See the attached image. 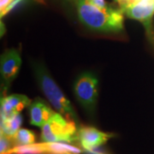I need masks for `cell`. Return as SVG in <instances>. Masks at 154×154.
Returning <instances> with one entry per match:
<instances>
[{"label": "cell", "mask_w": 154, "mask_h": 154, "mask_svg": "<svg viewBox=\"0 0 154 154\" xmlns=\"http://www.w3.org/2000/svg\"><path fill=\"white\" fill-rule=\"evenodd\" d=\"M54 114L55 112L41 99H36L29 105L30 123L33 126L42 128Z\"/></svg>", "instance_id": "9"}, {"label": "cell", "mask_w": 154, "mask_h": 154, "mask_svg": "<svg viewBox=\"0 0 154 154\" xmlns=\"http://www.w3.org/2000/svg\"><path fill=\"white\" fill-rule=\"evenodd\" d=\"M41 140L42 142H75L78 140L75 122L65 119L60 113H55L41 128Z\"/></svg>", "instance_id": "3"}, {"label": "cell", "mask_w": 154, "mask_h": 154, "mask_svg": "<svg viewBox=\"0 0 154 154\" xmlns=\"http://www.w3.org/2000/svg\"><path fill=\"white\" fill-rule=\"evenodd\" d=\"M77 12L80 21L91 30L100 33L123 31V11L110 7L99 8L89 0H78Z\"/></svg>", "instance_id": "1"}, {"label": "cell", "mask_w": 154, "mask_h": 154, "mask_svg": "<svg viewBox=\"0 0 154 154\" xmlns=\"http://www.w3.org/2000/svg\"><path fill=\"white\" fill-rule=\"evenodd\" d=\"M22 116L20 113H18L11 118L5 120H1V134L6 136L13 138L17 131L20 129L22 125Z\"/></svg>", "instance_id": "11"}, {"label": "cell", "mask_w": 154, "mask_h": 154, "mask_svg": "<svg viewBox=\"0 0 154 154\" xmlns=\"http://www.w3.org/2000/svg\"><path fill=\"white\" fill-rule=\"evenodd\" d=\"M16 146H28L35 143V134L27 128H20L13 137Z\"/></svg>", "instance_id": "13"}, {"label": "cell", "mask_w": 154, "mask_h": 154, "mask_svg": "<svg viewBox=\"0 0 154 154\" xmlns=\"http://www.w3.org/2000/svg\"><path fill=\"white\" fill-rule=\"evenodd\" d=\"M140 1H141V0H128V1H127V5H126V6H125V8H124V9H122V11H123L124 10H125V9H127L128 7L133 5L136 4V3L140 2Z\"/></svg>", "instance_id": "15"}, {"label": "cell", "mask_w": 154, "mask_h": 154, "mask_svg": "<svg viewBox=\"0 0 154 154\" xmlns=\"http://www.w3.org/2000/svg\"><path fill=\"white\" fill-rule=\"evenodd\" d=\"M21 65L22 58L17 50H8L1 56L0 70L6 87H9L14 79H16Z\"/></svg>", "instance_id": "7"}, {"label": "cell", "mask_w": 154, "mask_h": 154, "mask_svg": "<svg viewBox=\"0 0 154 154\" xmlns=\"http://www.w3.org/2000/svg\"><path fill=\"white\" fill-rule=\"evenodd\" d=\"M115 1H116V2L119 4V5L121 6V10H122V9H124V8H125V6H126L127 5V1H128V0H115Z\"/></svg>", "instance_id": "16"}, {"label": "cell", "mask_w": 154, "mask_h": 154, "mask_svg": "<svg viewBox=\"0 0 154 154\" xmlns=\"http://www.w3.org/2000/svg\"><path fill=\"white\" fill-rule=\"evenodd\" d=\"M74 94L84 109L93 112L98 99L99 80L91 72H84L74 83Z\"/></svg>", "instance_id": "4"}, {"label": "cell", "mask_w": 154, "mask_h": 154, "mask_svg": "<svg viewBox=\"0 0 154 154\" xmlns=\"http://www.w3.org/2000/svg\"><path fill=\"white\" fill-rule=\"evenodd\" d=\"M33 68L38 87L51 105L63 116H66L77 121L76 114L72 107L71 103L63 94L62 90L50 75L46 69L39 63L33 64Z\"/></svg>", "instance_id": "2"}, {"label": "cell", "mask_w": 154, "mask_h": 154, "mask_svg": "<svg viewBox=\"0 0 154 154\" xmlns=\"http://www.w3.org/2000/svg\"><path fill=\"white\" fill-rule=\"evenodd\" d=\"M45 154H80L82 150L64 142H43Z\"/></svg>", "instance_id": "10"}, {"label": "cell", "mask_w": 154, "mask_h": 154, "mask_svg": "<svg viewBox=\"0 0 154 154\" xmlns=\"http://www.w3.org/2000/svg\"><path fill=\"white\" fill-rule=\"evenodd\" d=\"M15 146L13 138L6 136L1 134L0 138V154H6Z\"/></svg>", "instance_id": "14"}, {"label": "cell", "mask_w": 154, "mask_h": 154, "mask_svg": "<svg viewBox=\"0 0 154 154\" xmlns=\"http://www.w3.org/2000/svg\"><path fill=\"white\" fill-rule=\"evenodd\" d=\"M6 154H45V150L42 142L28 146H16Z\"/></svg>", "instance_id": "12"}, {"label": "cell", "mask_w": 154, "mask_h": 154, "mask_svg": "<svg viewBox=\"0 0 154 154\" xmlns=\"http://www.w3.org/2000/svg\"><path fill=\"white\" fill-rule=\"evenodd\" d=\"M77 136L82 148L92 152L106 143L113 134L100 131L94 127H82L78 130Z\"/></svg>", "instance_id": "6"}, {"label": "cell", "mask_w": 154, "mask_h": 154, "mask_svg": "<svg viewBox=\"0 0 154 154\" xmlns=\"http://www.w3.org/2000/svg\"><path fill=\"white\" fill-rule=\"evenodd\" d=\"M123 12L129 18L141 22L146 28L149 39L154 41L153 33L152 31V20L154 15V0H141L128 7Z\"/></svg>", "instance_id": "5"}, {"label": "cell", "mask_w": 154, "mask_h": 154, "mask_svg": "<svg viewBox=\"0 0 154 154\" xmlns=\"http://www.w3.org/2000/svg\"><path fill=\"white\" fill-rule=\"evenodd\" d=\"M31 100L23 94H11L1 99V120L11 118L31 105Z\"/></svg>", "instance_id": "8"}]
</instances>
